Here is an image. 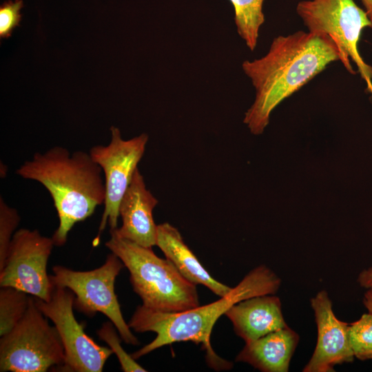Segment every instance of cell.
<instances>
[{
  "mask_svg": "<svg viewBox=\"0 0 372 372\" xmlns=\"http://www.w3.org/2000/svg\"><path fill=\"white\" fill-rule=\"evenodd\" d=\"M102 169L90 153L56 146L37 152L17 169L25 179L42 184L49 192L59 218L52 238L56 246L65 244L73 226L91 216L105 200Z\"/></svg>",
  "mask_w": 372,
  "mask_h": 372,
  "instance_id": "cell-3",
  "label": "cell"
},
{
  "mask_svg": "<svg viewBox=\"0 0 372 372\" xmlns=\"http://www.w3.org/2000/svg\"><path fill=\"white\" fill-rule=\"evenodd\" d=\"M158 200L146 187L143 176L137 168L124 194L118 208L122 220L120 227L110 229L120 238L152 248L156 245L157 225L153 210Z\"/></svg>",
  "mask_w": 372,
  "mask_h": 372,
  "instance_id": "cell-12",
  "label": "cell"
},
{
  "mask_svg": "<svg viewBox=\"0 0 372 372\" xmlns=\"http://www.w3.org/2000/svg\"><path fill=\"white\" fill-rule=\"evenodd\" d=\"M369 18L372 21V0H360Z\"/></svg>",
  "mask_w": 372,
  "mask_h": 372,
  "instance_id": "cell-24",
  "label": "cell"
},
{
  "mask_svg": "<svg viewBox=\"0 0 372 372\" xmlns=\"http://www.w3.org/2000/svg\"><path fill=\"white\" fill-rule=\"evenodd\" d=\"M116 328L110 322H106L97 330L96 333L99 338L105 342L110 349L114 353L121 364V369L125 372L141 371L147 370L136 362V360L129 355L121 344L120 335L116 332Z\"/></svg>",
  "mask_w": 372,
  "mask_h": 372,
  "instance_id": "cell-19",
  "label": "cell"
},
{
  "mask_svg": "<svg viewBox=\"0 0 372 372\" xmlns=\"http://www.w3.org/2000/svg\"><path fill=\"white\" fill-rule=\"evenodd\" d=\"M296 12L309 32L327 34L333 40L340 61L352 74L356 72L351 60L355 63L372 94V66L364 62L358 50L362 30L372 28L366 11L353 0H304L297 4Z\"/></svg>",
  "mask_w": 372,
  "mask_h": 372,
  "instance_id": "cell-5",
  "label": "cell"
},
{
  "mask_svg": "<svg viewBox=\"0 0 372 372\" xmlns=\"http://www.w3.org/2000/svg\"><path fill=\"white\" fill-rule=\"evenodd\" d=\"M234 10V21L238 35L247 48L254 51L259 37V30L265 23L262 11L265 0H229Z\"/></svg>",
  "mask_w": 372,
  "mask_h": 372,
  "instance_id": "cell-16",
  "label": "cell"
},
{
  "mask_svg": "<svg viewBox=\"0 0 372 372\" xmlns=\"http://www.w3.org/2000/svg\"><path fill=\"white\" fill-rule=\"evenodd\" d=\"M311 305L318 330L317 343L303 372H333L335 365L353 362L349 337V324L335 315L328 293L322 290L313 297Z\"/></svg>",
  "mask_w": 372,
  "mask_h": 372,
  "instance_id": "cell-11",
  "label": "cell"
},
{
  "mask_svg": "<svg viewBox=\"0 0 372 372\" xmlns=\"http://www.w3.org/2000/svg\"><path fill=\"white\" fill-rule=\"evenodd\" d=\"M298 334L287 327L246 342L236 358L262 372H287L299 342Z\"/></svg>",
  "mask_w": 372,
  "mask_h": 372,
  "instance_id": "cell-14",
  "label": "cell"
},
{
  "mask_svg": "<svg viewBox=\"0 0 372 372\" xmlns=\"http://www.w3.org/2000/svg\"><path fill=\"white\" fill-rule=\"evenodd\" d=\"M43 315L52 321L60 336L65 353L60 369L70 372H101L112 351L96 343L75 318V296L69 289L54 287L48 301L34 298Z\"/></svg>",
  "mask_w": 372,
  "mask_h": 372,
  "instance_id": "cell-8",
  "label": "cell"
},
{
  "mask_svg": "<svg viewBox=\"0 0 372 372\" xmlns=\"http://www.w3.org/2000/svg\"><path fill=\"white\" fill-rule=\"evenodd\" d=\"M358 282L364 288L372 287V267L362 270L358 275Z\"/></svg>",
  "mask_w": 372,
  "mask_h": 372,
  "instance_id": "cell-22",
  "label": "cell"
},
{
  "mask_svg": "<svg viewBox=\"0 0 372 372\" xmlns=\"http://www.w3.org/2000/svg\"><path fill=\"white\" fill-rule=\"evenodd\" d=\"M54 241L37 229L14 232L6 259L0 269V286L11 287L45 301L54 289L47 265Z\"/></svg>",
  "mask_w": 372,
  "mask_h": 372,
  "instance_id": "cell-10",
  "label": "cell"
},
{
  "mask_svg": "<svg viewBox=\"0 0 372 372\" xmlns=\"http://www.w3.org/2000/svg\"><path fill=\"white\" fill-rule=\"evenodd\" d=\"M246 342L285 328L281 301L274 294L256 296L232 305L225 313Z\"/></svg>",
  "mask_w": 372,
  "mask_h": 372,
  "instance_id": "cell-13",
  "label": "cell"
},
{
  "mask_svg": "<svg viewBox=\"0 0 372 372\" xmlns=\"http://www.w3.org/2000/svg\"><path fill=\"white\" fill-rule=\"evenodd\" d=\"M349 337L355 358L372 360V313H364L349 324Z\"/></svg>",
  "mask_w": 372,
  "mask_h": 372,
  "instance_id": "cell-18",
  "label": "cell"
},
{
  "mask_svg": "<svg viewBox=\"0 0 372 372\" xmlns=\"http://www.w3.org/2000/svg\"><path fill=\"white\" fill-rule=\"evenodd\" d=\"M363 304L367 309L368 312L372 313V287L367 289L364 294Z\"/></svg>",
  "mask_w": 372,
  "mask_h": 372,
  "instance_id": "cell-23",
  "label": "cell"
},
{
  "mask_svg": "<svg viewBox=\"0 0 372 372\" xmlns=\"http://www.w3.org/2000/svg\"><path fill=\"white\" fill-rule=\"evenodd\" d=\"M280 285L275 272L262 265L250 271L226 295L209 304L180 312H163L140 305L129 320V327L136 332L153 331L156 336L131 355L136 360L163 346L191 341L202 344L212 368L229 369L231 363L218 357L210 344L216 322L236 303L256 296L275 294Z\"/></svg>",
  "mask_w": 372,
  "mask_h": 372,
  "instance_id": "cell-2",
  "label": "cell"
},
{
  "mask_svg": "<svg viewBox=\"0 0 372 372\" xmlns=\"http://www.w3.org/2000/svg\"><path fill=\"white\" fill-rule=\"evenodd\" d=\"M110 130V143L107 145L94 146L89 152L102 169L105 176V200L96 238L97 242L107 225L110 229L118 227L121 200L138 168L149 138L147 134L143 133L131 139L123 140L118 128L112 126Z\"/></svg>",
  "mask_w": 372,
  "mask_h": 372,
  "instance_id": "cell-9",
  "label": "cell"
},
{
  "mask_svg": "<svg viewBox=\"0 0 372 372\" xmlns=\"http://www.w3.org/2000/svg\"><path fill=\"white\" fill-rule=\"evenodd\" d=\"M28 293L11 287L0 289V336L13 329L24 316L29 304Z\"/></svg>",
  "mask_w": 372,
  "mask_h": 372,
  "instance_id": "cell-17",
  "label": "cell"
},
{
  "mask_svg": "<svg viewBox=\"0 0 372 372\" xmlns=\"http://www.w3.org/2000/svg\"><path fill=\"white\" fill-rule=\"evenodd\" d=\"M39 309L33 296L17 326L0 339V371L45 372L60 369L64 349L55 327Z\"/></svg>",
  "mask_w": 372,
  "mask_h": 372,
  "instance_id": "cell-6",
  "label": "cell"
},
{
  "mask_svg": "<svg viewBox=\"0 0 372 372\" xmlns=\"http://www.w3.org/2000/svg\"><path fill=\"white\" fill-rule=\"evenodd\" d=\"M23 6L22 0L8 1L0 7V37L8 38L14 29L19 25L21 19L20 10Z\"/></svg>",
  "mask_w": 372,
  "mask_h": 372,
  "instance_id": "cell-21",
  "label": "cell"
},
{
  "mask_svg": "<svg viewBox=\"0 0 372 372\" xmlns=\"http://www.w3.org/2000/svg\"><path fill=\"white\" fill-rule=\"evenodd\" d=\"M124 267L122 260L112 252L99 268L75 271L56 265L50 278L54 287L68 288L74 293V307L78 311L90 316L102 313L114 324L125 343L137 345L139 342L123 317L114 291L116 278Z\"/></svg>",
  "mask_w": 372,
  "mask_h": 372,
  "instance_id": "cell-7",
  "label": "cell"
},
{
  "mask_svg": "<svg viewBox=\"0 0 372 372\" xmlns=\"http://www.w3.org/2000/svg\"><path fill=\"white\" fill-rule=\"evenodd\" d=\"M156 245L189 282L196 285H203L220 297L231 290L232 287L220 282L208 273L185 243L179 231L171 224L157 225Z\"/></svg>",
  "mask_w": 372,
  "mask_h": 372,
  "instance_id": "cell-15",
  "label": "cell"
},
{
  "mask_svg": "<svg viewBox=\"0 0 372 372\" xmlns=\"http://www.w3.org/2000/svg\"><path fill=\"white\" fill-rule=\"evenodd\" d=\"M20 216L0 197V269L7 257L14 231L19 224Z\"/></svg>",
  "mask_w": 372,
  "mask_h": 372,
  "instance_id": "cell-20",
  "label": "cell"
},
{
  "mask_svg": "<svg viewBox=\"0 0 372 372\" xmlns=\"http://www.w3.org/2000/svg\"><path fill=\"white\" fill-rule=\"evenodd\" d=\"M105 246L130 272L134 291L143 305L163 312H180L200 305L196 285L187 280L167 258L110 232Z\"/></svg>",
  "mask_w": 372,
  "mask_h": 372,
  "instance_id": "cell-4",
  "label": "cell"
},
{
  "mask_svg": "<svg viewBox=\"0 0 372 372\" xmlns=\"http://www.w3.org/2000/svg\"><path fill=\"white\" fill-rule=\"evenodd\" d=\"M340 59L335 43L323 33L298 31L274 38L265 56L242 64L256 90L244 123L252 134H262L279 103Z\"/></svg>",
  "mask_w": 372,
  "mask_h": 372,
  "instance_id": "cell-1",
  "label": "cell"
}]
</instances>
